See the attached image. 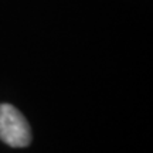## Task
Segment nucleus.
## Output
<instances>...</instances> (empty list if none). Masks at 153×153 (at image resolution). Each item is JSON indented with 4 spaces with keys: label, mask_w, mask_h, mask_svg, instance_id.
Here are the masks:
<instances>
[{
    "label": "nucleus",
    "mask_w": 153,
    "mask_h": 153,
    "mask_svg": "<svg viewBox=\"0 0 153 153\" xmlns=\"http://www.w3.org/2000/svg\"><path fill=\"white\" fill-rule=\"evenodd\" d=\"M0 139L11 148H26L31 142L27 119L10 104L0 105Z\"/></svg>",
    "instance_id": "nucleus-1"
}]
</instances>
